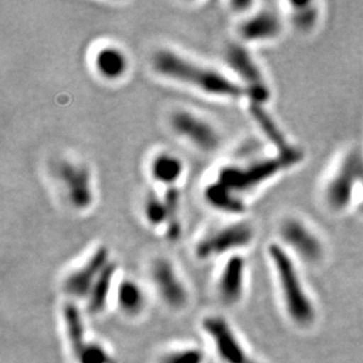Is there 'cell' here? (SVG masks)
Segmentation results:
<instances>
[{
    "instance_id": "cell-1",
    "label": "cell",
    "mask_w": 363,
    "mask_h": 363,
    "mask_svg": "<svg viewBox=\"0 0 363 363\" xmlns=\"http://www.w3.org/2000/svg\"><path fill=\"white\" fill-rule=\"evenodd\" d=\"M151 66L157 76L216 99H250L247 89L230 73L196 62L172 48H160L152 55Z\"/></svg>"
},
{
    "instance_id": "cell-2",
    "label": "cell",
    "mask_w": 363,
    "mask_h": 363,
    "mask_svg": "<svg viewBox=\"0 0 363 363\" xmlns=\"http://www.w3.org/2000/svg\"><path fill=\"white\" fill-rule=\"evenodd\" d=\"M298 158L278 155L268 159L255 160L246 164H227L220 168L214 182L243 200L247 193L253 192L261 185L274 178L284 168L289 167ZM245 201V200H243Z\"/></svg>"
},
{
    "instance_id": "cell-3",
    "label": "cell",
    "mask_w": 363,
    "mask_h": 363,
    "mask_svg": "<svg viewBox=\"0 0 363 363\" xmlns=\"http://www.w3.org/2000/svg\"><path fill=\"white\" fill-rule=\"evenodd\" d=\"M268 254L274 264L289 315L298 325H311L315 319V311L306 295L293 261L287 252L277 243L269 246Z\"/></svg>"
},
{
    "instance_id": "cell-4",
    "label": "cell",
    "mask_w": 363,
    "mask_h": 363,
    "mask_svg": "<svg viewBox=\"0 0 363 363\" xmlns=\"http://www.w3.org/2000/svg\"><path fill=\"white\" fill-rule=\"evenodd\" d=\"M53 175L69 208L78 213L93 208L96 199V186L89 164L82 160L60 159L55 162Z\"/></svg>"
},
{
    "instance_id": "cell-5",
    "label": "cell",
    "mask_w": 363,
    "mask_h": 363,
    "mask_svg": "<svg viewBox=\"0 0 363 363\" xmlns=\"http://www.w3.org/2000/svg\"><path fill=\"white\" fill-rule=\"evenodd\" d=\"M254 239V227L248 221L237 220L216 227L202 235L194 246V254L201 261L212 260L226 254L235 255Z\"/></svg>"
},
{
    "instance_id": "cell-6",
    "label": "cell",
    "mask_w": 363,
    "mask_h": 363,
    "mask_svg": "<svg viewBox=\"0 0 363 363\" xmlns=\"http://www.w3.org/2000/svg\"><path fill=\"white\" fill-rule=\"evenodd\" d=\"M168 125L172 132L202 153L218 152L223 138L212 121L189 108H178L169 114Z\"/></svg>"
},
{
    "instance_id": "cell-7",
    "label": "cell",
    "mask_w": 363,
    "mask_h": 363,
    "mask_svg": "<svg viewBox=\"0 0 363 363\" xmlns=\"http://www.w3.org/2000/svg\"><path fill=\"white\" fill-rule=\"evenodd\" d=\"M223 59L230 76L247 89L250 103L264 104L269 96L267 82L246 44L237 41L227 45Z\"/></svg>"
},
{
    "instance_id": "cell-8",
    "label": "cell",
    "mask_w": 363,
    "mask_h": 363,
    "mask_svg": "<svg viewBox=\"0 0 363 363\" xmlns=\"http://www.w3.org/2000/svg\"><path fill=\"white\" fill-rule=\"evenodd\" d=\"M359 185L363 187V159L357 153H350L325 184L323 199L328 208L334 212L345 211L353 201Z\"/></svg>"
},
{
    "instance_id": "cell-9",
    "label": "cell",
    "mask_w": 363,
    "mask_h": 363,
    "mask_svg": "<svg viewBox=\"0 0 363 363\" xmlns=\"http://www.w3.org/2000/svg\"><path fill=\"white\" fill-rule=\"evenodd\" d=\"M112 261L106 246L96 247L82 266L67 274L62 284L64 291L71 298H87L93 286Z\"/></svg>"
},
{
    "instance_id": "cell-10",
    "label": "cell",
    "mask_w": 363,
    "mask_h": 363,
    "mask_svg": "<svg viewBox=\"0 0 363 363\" xmlns=\"http://www.w3.org/2000/svg\"><path fill=\"white\" fill-rule=\"evenodd\" d=\"M220 360L223 363H259L248 355L233 328L223 316L209 315L202 321Z\"/></svg>"
},
{
    "instance_id": "cell-11",
    "label": "cell",
    "mask_w": 363,
    "mask_h": 363,
    "mask_svg": "<svg viewBox=\"0 0 363 363\" xmlns=\"http://www.w3.org/2000/svg\"><path fill=\"white\" fill-rule=\"evenodd\" d=\"M284 19L272 7L255 9L247 14L238 28L239 39L243 44H259L274 40L281 35Z\"/></svg>"
},
{
    "instance_id": "cell-12",
    "label": "cell",
    "mask_w": 363,
    "mask_h": 363,
    "mask_svg": "<svg viewBox=\"0 0 363 363\" xmlns=\"http://www.w3.org/2000/svg\"><path fill=\"white\" fill-rule=\"evenodd\" d=\"M151 278L158 294L168 307L185 308L189 303V291L171 261L164 257L153 261Z\"/></svg>"
},
{
    "instance_id": "cell-13",
    "label": "cell",
    "mask_w": 363,
    "mask_h": 363,
    "mask_svg": "<svg viewBox=\"0 0 363 363\" xmlns=\"http://www.w3.org/2000/svg\"><path fill=\"white\" fill-rule=\"evenodd\" d=\"M92 66L96 76L106 82H119L130 72V62L126 52L117 45L106 44L93 53Z\"/></svg>"
},
{
    "instance_id": "cell-14",
    "label": "cell",
    "mask_w": 363,
    "mask_h": 363,
    "mask_svg": "<svg viewBox=\"0 0 363 363\" xmlns=\"http://www.w3.org/2000/svg\"><path fill=\"white\" fill-rule=\"evenodd\" d=\"M245 278L246 260L239 254L230 255L218 282V293L223 305L234 306L240 301L245 291Z\"/></svg>"
},
{
    "instance_id": "cell-15",
    "label": "cell",
    "mask_w": 363,
    "mask_h": 363,
    "mask_svg": "<svg viewBox=\"0 0 363 363\" xmlns=\"http://www.w3.org/2000/svg\"><path fill=\"white\" fill-rule=\"evenodd\" d=\"M282 238L289 246L308 261L319 260L323 248L318 238L300 221L288 220L282 226Z\"/></svg>"
},
{
    "instance_id": "cell-16",
    "label": "cell",
    "mask_w": 363,
    "mask_h": 363,
    "mask_svg": "<svg viewBox=\"0 0 363 363\" xmlns=\"http://www.w3.org/2000/svg\"><path fill=\"white\" fill-rule=\"evenodd\" d=\"M148 171L153 182L168 189L178 186L185 173V164L174 153L162 151L152 158Z\"/></svg>"
},
{
    "instance_id": "cell-17",
    "label": "cell",
    "mask_w": 363,
    "mask_h": 363,
    "mask_svg": "<svg viewBox=\"0 0 363 363\" xmlns=\"http://www.w3.org/2000/svg\"><path fill=\"white\" fill-rule=\"evenodd\" d=\"M203 199L212 208L230 216H241L246 211V203L243 200L216 182H209L203 189Z\"/></svg>"
},
{
    "instance_id": "cell-18",
    "label": "cell",
    "mask_w": 363,
    "mask_h": 363,
    "mask_svg": "<svg viewBox=\"0 0 363 363\" xmlns=\"http://www.w3.org/2000/svg\"><path fill=\"white\" fill-rule=\"evenodd\" d=\"M118 266L112 261L100 275L98 281L93 286L92 291L87 296V309L91 314H100L106 308L113 291V282L117 274Z\"/></svg>"
},
{
    "instance_id": "cell-19",
    "label": "cell",
    "mask_w": 363,
    "mask_h": 363,
    "mask_svg": "<svg viewBox=\"0 0 363 363\" xmlns=\"http://www.w3.org/2000/svg\"><path fill=\"white\" fill-rule=\"evenodd\" d=\"M117 305L127 316L141 314L146 305V296L140 284L133 280H123L116 288Z\"/></svg>"
},
{
    "instance_id": "cell-20",
    "label": "cell",
    "mask_w": 363,
    "mask_h": 363,
    "mask_svg": "<svg viewBox=\"0 0 363 363\" xmlns=\"http://www.w3.org/2000/svg\"><path fill=\"white\" fill-rule=\"evenodd\" d=\"M62 319L65 325L66 339L69 342V350L72 352L73 357H76L84 345L87 342L82 313L74 303L69 302L62 308Z\"/></svg>"
},
{
    "instance_id": "cell-21",
    "label": "cell",
    "mask_w": 363,
    "mask_h": 363,
    "mask_svg": "<svg viewBox=\"0 0 363 363\" xmlns=\"http://www.w3.org/2000/svg\"><path fill=\"white\" fill-rule=\"evenodd\" d=\"M166 207H167V223L164 234L166 239L172 242L178 241L182 234V194L178 186L164 189L162 192Z\"/></svg>"
},
{
    "instance_id": "cell-22",
    "label": "cell",
    "mask_w": 363,
    "mask_h": 363,
    "mask_svg": "<svg viewBox=\"0 0 363 363\" xmlns=\"http://www.w3.org/2000/svg\"><path fill=\"white\" fill-rule=\"evenodd\" d=\"M141 213L148 226L155 230H160V228L164 230L167 223V207H166L162 193H159L158 191H150L145 196Z\"/></svg>"
},
{
    "instance_id": "cell-23",
    "label": "cell",
    "mask_w": 363,
    "mask_h": 363,
    "mask_svg": "<svg viewBox=\"0 0 363 363\" xmlns=\"http://www.w3.org/2000/svg\"><path fill=\"white\" fill-rule=\"evenodd\" d=\"M291 23L300 31H309L314 28L319 18V11L311 3L291 4Z\"/></svg>"
},
{
    "instance_id": "cell-24",
    "label": "cell",
    "mask_w": 363,
    "mask_h": 363,
    "mask_svg": "<svg viewBox=\"0 0 363 363\" xmlns=\"http://www.w3.org/2000/svg\"><path fill=\"white\" fill-rule=\"evenodd\" d=\"M206 355L199 347H182L168 350L159 363H205Z\"/></svg>"
},
{
    "instance_id": "cell-25",
    "label": "cell",
    "mask_w": 363,
    "mask_h": 363,
    "mask_svg": "<svg viewBox=\"0 0 363 363\" xmlns=\"http://www.w3.org/2000/svg\"><path fill=\"white\" fill-rule=\"evenodd\" d=\"M74 359L77 363H116L110 352L96 341H87Z\"/></svg>"
}]
</instances>
